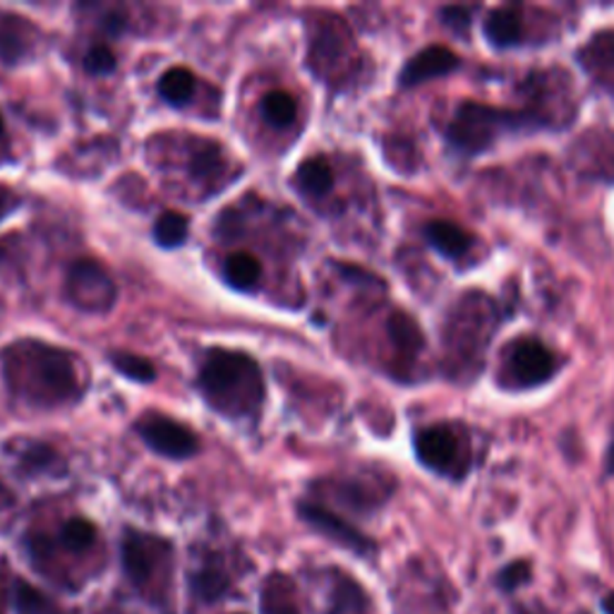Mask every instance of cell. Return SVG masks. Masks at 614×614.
<instances>
[{
    "label": "cell",
    "instance_id": "6",
    "mask_svg": "<svg viewBox=\"0 0 614 614\" xmlns=\"http://www.w3.org/2000/svg\"><path fill=\"white\" fill-rule=\"evenodd\" d=\"M494 307L482 294H468L459 300L449 321V341L451 354L463 362H480L485 358V348L494 331Z\"/></svg>",
    "mask_w": 614,
    "mask_h": 614
},
{
    "label": "cell",
    "instance_id": "9",
    "mask_svg": "<svg viewBox=\"0 0 614 614\" xmlns=\"http://www.w3.org/2000/svg\"><path fill=\"white\" fill-rule=\"evenodd\" d=\"M298 514L305 523H310L315 531H319L321 535H327L334 543H339L341 548L358 552V554H370L375 550V543L362 535L356 525H350L348 521H344L339 514H334L327 506L315 504V502H300L298 504Z\"/></svg>",
    "mask_w": 614,
    "mask_h": 614
},
{
    "label": "cell",
    "instance_id": "17",
    "mask_svg": "<svg viewBox=\"0 0 614 614\" xmlns=\"http://www.w3.org/2000/svg\"><path fill=\"white\" fill-rule=\"evenodd\" d=\"M387 331L391 346L397 348L399 358L408 365L416 362L422 350H426V336H422L418 321L411 315H406L401 310L393 313L387 321Z\"/></svg>",
    "mask_w": 614,
    "mask_h": 614
},
{
    "label": "cell",
    "instance_id": "11",
    "mask_svg": "<svg viewBox=\"0 0 614 614\" xmlns=\"http://www.w3.org/2000/svg\"><path fill=\"white\" fill-rule=\"evenodd\" d=\"M461 68V58L442 43H432V47L418 51L411 61H408L399 72V84L411 90V86L426 84L430 80H440L451 75Z\"/></svg>",
    "mask_w": 614,
    "mask_h": 614
},
{
    "label": "cell",
    "instance_id": "34",
    "mask_svg": "<svg viewBox=\"0 0 614 614\" xmlns=\"http://www.w3.org/2000/svg\"><path fill=\"white\" fill-rule=\"evenodd\" d=\"M20 204H22V197L14 193V190L0 185V222L8 218L10 214H14V209H18Z\"/></svg>",
    "mask_w": 614,
    "mask_h": 614
},
{
    "label": "cell",
    "instance_id": "24",
    "mask_svg": "<svg viewBox=\"0 0 614 614\" xmlns=\"http://www.w3.org/2000/svg\"><path fill=\"white\" fill-rule=\"evenodd\" d=\"M109 360H111V365L115 370H119L123 377L133 379V382L152 385L156 379L154 362L150 358H144V356L130 354V350H113V354L109 356Z\"/></svg>",
    "mask_w": 614,
    "mask_h": 614
},
{
    "label": "cell",
    "instance_id": "15",
    "mask_svg": "<svg viewBox=\"0 0 614 614\" xmlns=\"http://www.w3.org/2000/svg\"><path fill=\"white\" fill-rule=\"evenodd\" d=\"M422 236H426V241L437 253L451 262L463 259L475 245L473 233H468L463 226L454 222H447V218H434V222H428L422 226Z\"/></svg>",
    "mask_w": 614,
    "mask_h": 614
},
{
    "label": "cell",
    "instance_id": "3",
    "mask_svg": "<svg viewBox=\"0 0 614 614\" xmlns=\"http://www.w3.org/2000/svg\"><path fill=\"white\" fill-rule=\"evenodd\" d=\"M550 127L531 109H502L480 104V101H463L454 119L447 125V144L451 152L461 156L485 154L494 142L506 133H533V130Z\"/></svg>",
    "mask_w": 614,
    "mask_h": 614
},
{
    "label": "cell",
    "instance_id": "7",
    "mask_svg": "<svg viewBox=\"0 0 614 614\" xmlns=\"http://www.w3.org/2000/svg\"><path fill=\"white\" fill-rule=\"evenodd\" d=\"M65 298L80 313L104 315L119 300L109 269L96 259H78L68 267Z\"/></svg>",
    "mask_w": 614,
    "mask_h": 614
},
{
    "label": "cell",
    "instance_id": "36",
    "mask_svg": "<svg viewBox=\"0 0 614 614\" xmlns=\"http://www.w3.org/2000/svg\"><path fill=\"white\" fill-rule=\"evenodd\" d=\"M605 473L614 475V437H612V442L607 447V454H605Z\"/></svg>",
    "mask_w": 614,
    "mask_h": 614
},
{
    "label": "cell",
    "instance_id": "19",
    "mask_svg": "<svg viewBox=\"0 0 614 614\" xmlns=\"http://www.w3.org/2000/svg\"><path fill=\"white\" fill-rule=\"evenodd\" d=\"M195 86H197V80L193 75V70L175 65V68H168L164 75L158 78L156 90H158V96L164 99L168 106H185L187 101L193 99Z\"/></svg>",
    "mask_w": 614,
    "mask_h": 614
},
{
    "label": "cell",
    "instance_id": "4",
    "mask_svg": "<svg viewBox=\"0 0 614 614\" xmlns=\"http://www.w3.org/2000/svg\"><path fill=\"white\" fill-rule=\"evenodd\" d=\"M413 449L420 465L454 482L463 480L473 465L471 432L459 420L420 428L413 434Z\"/></svg>",
    "mask_w": 614,
    "mask_h": 614
},
{
    "label": "cell",
    "instance_id": "2",
    "mask_svg": "<svg viewBox=\"0 0 614 614\" xmlns=\"http://www.w3.org/2000/svg\"><path fill=\"white\" fill-rule=\"evenodd\" d=\"M197 389L216 413L231 420H253L265 403V377L243 350L209 348L199 365Z\"/></svg>",
    "mask_w": 614,
    "mask_h": 614
},
{
    "label": "cell",
    "instance_id": "18",
    "mask_svg": "<svg viewBox=\"0 0 614 614\" xmlns=\"http://www.w3.org/2000/svg\"><path fill=\"white\" fill-rule=\"evenodd\" d=\"M20 471L24 475H63L65 473V461L58 451L49 444L32 442L22 449L18 457Z\"/></svg>",
    "mask_w": 614,
    "mask_h": 614
},
{
    "label": "cell",
    "instance_id": "21",
    "mask_svg": "<svg viewBox=\"0 0 614 614\" xmlns=\"http://www.w3.org/2000/svg\"><path fill=\"white\" fill-rule=\"evenodd\" d=\"M187 173H190V178L197 183H209V181L218 178V175L224 173L222 150H218L214 142H204V140L197 142L193 156H190Z\"/></svg>",
    "mask_w": 614,
    "mask_h": 614
},
{
    "label": "cell",
    "instance_id": "32",
    "mask_svg": "<svg viewBox=\"0 0 614 614\" xmlns=\"http://www.w3.org/2000/svg\"><path fill=\"white\" fill-rule=\"evenodd\" d=\"M14 605L22 614H43L49 610L47 597L34 586H27V583H18V589H14Z\"/></svg>",
    "mask_w": 614,
    "mask_h": 614
},
{
    "label": "cell",
    "instance_id": "38",
    "mask_svg": "<svg viewBox=\"0 0 614 614\" xmlns=\"http://www.w3.org/2000/svg\"><path fill=\"white\" fill-rule=\"evenodd\" d=\"M6 133V123H3V115H0V137H3Z\"/></svg>",
    "mask_w": 614,
    "mask_h": 614
},
{
    "label": "cell",
    "instance_id": "5",
    "mask_svg": "<svg viewBox=\"0 0 614 614\" xmlns=\"http://www.w3.org/2000/svg\"><path fill=\"white\" fill-rule=\"evenodd\" d=\"M560 368V358L548 344L535 336H519L504 348L497 385L509 391H529L548 385Z\"/></svg>",
    "mask_w": 614,
    "mask_h": 614
},
{
    "label": "cell",
    "instance_id": "31",
    "mask_svg": "<svg viewBox=\"0 0 614 614\" xmlns=\"http://www.w3.org/2000/svg\"><path fill=\"white\" fill-rule=\"evenodd\" d=\"M115 65H119V61H115V53L109 47H92L84 55V70L96 78L111 75Z\"/></svg>",
    "mask_w": 614,
    "mask_h": 614
},
{
    "label": "cell",
    "instance_id": "29",
    "mask_svg": "<svg viewBox=\"0 0 614 614\" xmlns=\"http://www.w3.org/2000/svg\"><path fill=\"white\" fill-rule=\"evenodd\" d=\"M61 540L63 545L72 552H82L86 548L94 545L96 540V525L90 521V519H82V516H75L70 519L63 529H61Z\"/></svg>",
    "mask_w": 614,
    "mask_h": 614
},
{
    "label": "cell",
    "instance_id": "14",
    "mask_svg": "<svg viewBox=\"0 0 614 614\" xmlns=\"http://www.w3.org/2000/svg\"><path fill=\"white\" fill-rule=\"evenodd\" d=\"M482 34L494 49H516L525 43V18L519 6H500L488 12Z\"/></svg>",
    "mask_w": 614,
    "mask_h": 614
},
{
    "label": "cell",
    "instance_id": "28",
    "mask_svg": "<svg viewBox=\"0 0 614 614\" xmlns=\"http://www.w3.org/2000/svg\"><path fill=\"white\" fill-rule=\"evenodd\" d=\"M331 610L334 614H354L365 610V593L354 579L339 576L331 591Z\"/></svg>",
    "mask_w": 614,
    "mask_h": 614
},
{
    "label": "cell",
    "instance_id": "1",
    "mask_svg": "<svg viewBox=\"0 0 614 614\" xmlns=\"http://www.w3.org/2000/svg\"><path fill=\"white\" fill-rule=\"evenodd\" d=\"M3 375L14 399L32 408H58L82 397L78 362L68 350L43 341H18L3 348Z\"/></svg>",
    "mask_w": 614,
    "mask_h": 614
},
{
    "label": "cell",
    "instance_id": "8",
    "mask_svg": "<svg viewBox=\"0 0 614 614\" xmlns=\"http://www.w3.org/2000/svg\"><path fill=\"white\" fill-rule=\"evenodd\" d=\"M135 432L140 440L147 444L158 457H166L173 461H187L199 454V437L190 430L185 422L175 418L147 413L137 418Z\"/></svg>",
    "mask_w": 614,
    "mask_h": 614
},
{
    "label": "cell",
    "instance_id": "27",
    "mask_svg": "<svg viewBox=\"0 0 614 614\" xmlns=\"http://www.w3.org/2000/svg\"><path fill=\"white\" fill-rule=\"evenodd\" d=\"M262 605H265V614H298L294 589L284 576H274L265 593H262Z\"/></svg>",
    "mask_w": 614,
    "mask_h": 614
},
{
    "label": "cell",
    "instance_id": "26",
    "mask_svg": "<svg viewBox=\"0 0 614 614\" xmlns=\"http://www.w3.org/2000/svg\"><path fill=\"white\" fill-rule=\"evenodd\" d=\"M190 586H193V593L199 597V601L214 603V601H218V597H224L228 593L231 581L222 572V569L204 566L197 574H193V579H190Z\"/></svg>",
    "mask_w": 614,
    "mask_h": 614
},
{
    "label": "cell",
    "instance_id": "20",
    "mask_svg": "<svg viewBox=\"0 0 614 614\" xmlns=\"http://www.w3.org/2000/svg\"><path fill=\"white\" fill-rule=\"evenodd\" d=\"M296 185L305 195H327L334 187V171L325 156H310L296 168Z\"/></svg>",
    "mask_w": 614,
    "mask_h": 614
},
{
    "label": "cell",
    "instance_id": "12",
    "mask_svg": "<svg viewBox=\"0 0 614 614\" xmlns=\"http://www.w3.org/2000/svg\"><path fill=\"white\" fill-rule=\"evenodd\" d=\"M572 152L576 154V164L583 175L607 183L614 181V133L591 130L574 144Z\"/></svg>",
    "mask_w": 614,
    "mask_h": 614
},
{
    "label": "cell",
    "instance_id": "33",
    "mask_svg": "<svg viewBox=\"0 0 614 614\" xmlns=\"http://www.w3.org/2000/svg\"><path fill=\"white\" fill-rule=\"evenodd\" d=\"M525 581H531V564L529 562H511L509 566L502 569V574H500V586L506 593L516 591L519 586H523Z\"/></svg>",
    "mask_w": 614,
    "mask_h": 614
},
{
    "label": "cell",
    "instance_id": "35",
    "mask_svg": "<svg viewBox=\"0 0 614 614\" xmlns=\"http://www.w3.org/2000/svg\"><path fill=\"white\" fill-rule=\"evenodd\" d=\"M12 241H14V238H0V267H3L6 262H8V257H10Z\"/></svg>",
    "mask_w": 614,
    "mask_h": 614
},
{
    "label": "cell",
    "instance_id": "13",
    "mask_svg": "<svg viewBox=\"0 0 614 614\" xmlns=\"http://www.w3.org/2000/svg\"><path fill=\"white\" fill-rule=\"evenodd\" d=\"M576 58L593 82L614 94V29L593 34L576 51Z\"/></svg>",
    "mask_w": 614,
    "mask_h": 614
},
{
    "label": "cell",
    "instance_id": "22",
    "mask_svg": "<svg viewBox=\"0 0 614 614\" xmlns=\"http://www.w3.org/2000/svg\"><path fill=\"white\" fill-rule=\"evenodd\" d=\"M262 276L259 259L250 253H233L224 262V279L228 286L238 290H250L257 286Z\"/></svg>",
    "mask_w": 614,
    "mask_h": 614
},
{
    "label": "cell",
    "instance_id": "25",
    "mask_svg": "<svg viewBox=\"0 0 614 614\" xmlns=\"http://www.w3.org/2000/svg\"><path fill=\"white\" fill-rule=\"evenodd\" d=\"M298 106L288 92H269L262 99V119L274 127H288L296 123Z\"/></svg>",
    "mask_w": 614,
    "mask_h": 614
},
{
    "label": "cell",
    "instance_id": "16",
    "mask_svg": "<svg viewBox=\"0 0 614 614\" xmlns=\"http://www.w3.org/2000/svg\"><path fill=\"white\" fill-rule=\"evenodd\" d=\"M34 32V27L24 18H0V63L3 65H18L20 61L32 53V39L29 34Z\"/></svg>",
    "mask_w": 614,
    "mask_h": 614
},
{
    "label": "cell",
    "instance_id": "37",
    "mask_svg": "<svg viewBox=\"0 0 614 614\" xmlns=\"http://www.w3.org/2000/svg\"><path fill=\"white\" fill-rule=\"evenodd\" d=\"M603 610H605V614H614V593H607L605 597H603Z\"/></svg>",
    "mask_w": 614,
    "mask_h": 614
},
{
    "label": "cell",
    "instance_id": "23",
    "mask_svg": "<svg viewBox=\"0 0 614 614\" xmlns=\"http://www.w3.org/2000/svg\"><path fill=\"white\" fill-rule=\"evenodd\" d=\"M187 231H190L187 216L171 209L156 218L152 233L158 247H164V250H175V247H181L187 241Z\"/></svg>",
    "mask_w": 614,
    "mask_h": 614
},
{
    "label": "cell",
    "instance_id": "10",
    "mask_svg": "<svg viewBox=\"0 0 614 614\" xmlns=\"http://www.w3.org/2000/svg\"><path fill=\"white\" fill-rule=\"evenodd\" d=\"M123 569L135 586H144L154 576L156 564L168 554V543L156 535L127 531L123 535Z\"/></svg>",
    "mask_w": 614,
    "mask_h": 614
},
{
    "label": "cell",
    "instance_id": "30",
    "mask_svg": "<svg viewBox=\"0 0 614 614\" xmlns=\"http://www.w3.org/2000/svg\"><path fill=\"white\" fill-rule=\"evenodd\" d=\"M475 12H480V6H444L440 10V20L444 27L451 29V32L468 39Z\"/></svg>",
    "mask_w": 614,
    "mask_h": 614
}]
</instances>
